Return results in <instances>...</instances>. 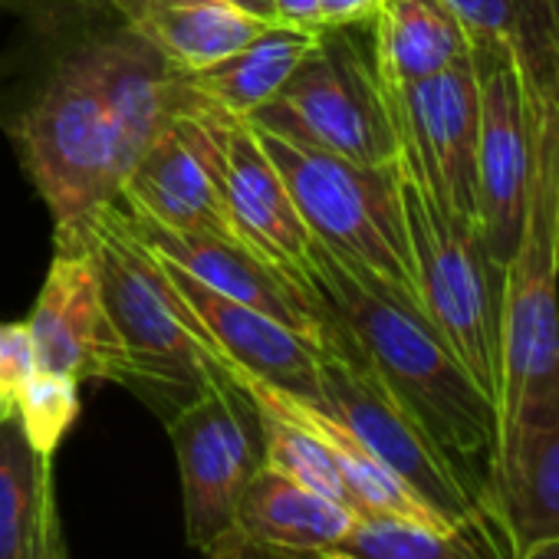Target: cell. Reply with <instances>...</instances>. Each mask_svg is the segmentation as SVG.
<instances>
[{
	"label": "cell",
	"instance_id": "15",
	"mask_svg": "<svg viewBox=\"0 0 559 559\" xmlns=\"http://www.w3.org/2000/svg\"><path fill=\"white\" fill-rule=\"evenodd\" d=\"M37 362L76 382H126V356L106 310L96 247L53 250L31 313Z\"/></svg>",
	"mask_w": 559,
	"mask_h": 559
},
{
	"label": "cell",
	"instance_id": "35",
	"mask_svg": "<svg viewBox=\"0 0 559 559\" xmlns=\"http://www.w3.org/2000/svg\"><path fill=\"white\" fill-rule=\"evenodd\" d=\"M549 17H552V27H556V37H559V0H549Z\"/></svg>",
	"mask_w": 559,
	"mask_h": 559
},
{
	"label": "cell",
	"instance_id": "6",
	"mask_svg": "<svg viewBox=\"0 0 559 559\" xmlns=\"http://www.w3.org/2000/svg\"><path fill=\"white\" fill-rule=\"evenodd\" d=\"M402 214L425 317L467 376L497 405L503 270L490 260L477 221L461 217L399 162Z\"/></svg>",
	"mask_w": 559,
	"mask_h": 559
},
{
	"label": "cell",
	"instance_id": "9",
	"mask_svg": "<svg viewBox=\"0 0 559 559\" xmlns=\"http://www.w3.org/2000/svg\"><path fill=\"white\" fill-rule=\"evenodd\" d=\"M185 507V539L211 552L234 530V513L250 477L263 467V435L257 405L217 372L211 392L165 421Z\"/></svg>",
	"mask_w": 559,
	"mask_h": 559
},
{
	"label": "cell",
	"instance_id": "16",
	"mask_svg": "<svg viewBox=\"0 0 559 559\" xmlns=\"http://www.w3.org/2000/svg\"><path fill=\"white\" fill-rule=\"evenodd\" d=\"M116 204L175 234L240 243L214 181L204 132L188 109V96L181 112H175L162 126V132L142 148L122 181Z\"/></svg>",
	"mask_w": 559,
	"mask_h": 559
},
{
	"label": "cell",
	"instance_id": "4",
	"mask_svg": "<svg viewBox=\"0 0 559 559\" xmlns=\"http://www.w3.org/2000/svg\"><path fill=\"white\" fill-rule=\"evenodd\" d=\"M93 247L103 276V297L116 326L126 382L162 425L198 402L217 382L158 257L126 227L119 207H106L93 227Z\"/></svg>",
	"mask_w": 559,
	"mask_h": 559
},
{
	"label": "cell",
	"instance_id": "37",
	"mask_svg": "<svg viewBox=\"0 0 559 559\" xmlns=\"http://www.w3.org/2000/svg\"><path fill=\"white\" fill-rule=\"evenodd\" d=\"M57 559H70V556H67V546L60 549V556H57Z\"/></svg>",
	"mask_w": 559,
	"mask_h": 559
},
{
	"label": "cell",
	"instance_id": "38",
	"mask_svg": "<svg viewBox=\"0 0 559 559\" xmlns=\"http://www.w3.org/2000/svg\"><path fill=\"white\" fill-rule=\"evenodd\" d=\"M340 559H343V556H340Z\"/></svg>",
	"mask_w": 559,
	"mask_h": 559
},
{
	"label": "cell",
	"instance_id": "8",
	"mask_svg": "<svg viewBox=\"0 0 559 559\" xmlns=\"http://www.w3.org/2000/svg\"><path fill=\"white\" fill-rule=\"evenodd\" d=\"M320 389L323 408L418 500L441 513L454 530L487 543L497 556H503L474 493L464 487L438 444L418 428V421L372 376L346 330H340L333 346L320 353Z\"/></svg>",
	"mask_w": 559,
	"mask_h": 559
},
{
	"label": "cell",
	"instance_id": "33",
	"mask_svg": "<svg viewBox=\"0 0 559 559\" xmlns=\"http://www.w3.org/2000/svg\"><path fill=\"white\" fill-rule=\"evenodd\" d=\"M507 559H559V536H549V539L526 543V546L513 549Z\"/></svg>",
	"mask_w": 559,
	"mask_h": 559
},
{
	"label": "cell",
	"instance_id": "31",
	"mask_svg": "<svg viewBox=\"0 0 559 559\" xmlns=\"http://www.w3.org/2000/svg\"><path fill=\"white\" fill-rule=\"evenodd\" d=\"M276 24H294V27H317V0H273Z\"/></svg>",
	"mask_w": 559,
	"mask_h": 559
},
{
	"label": "cell",
	"instance_id": "25",
	"mask_svg": "<svg viewBox=\"0 0 559 559\" xmlns=\"http://www.w3.org/2000/svg\"><path fill=\"white\" fill-rule=\"evenodd\" d=\"M330 552L343 559H497L490 546L467 533H441L405 520L359 513Z\"/></svg>",
	"mask_w": 559,
	"mask_h": 559
},
{
	"label": "cell",
	"instance_id": "13",
	"mask_svg": "<svg viewBox=\"0 0 559 559\" xmlns=\"http://www.w3.org/2000/svg\"><path fill=\"white\" fill-rule=\"evenodd\" d=\"M158 263L185 310L188 326L194 330L211 362L240 369L280 392L323 405L320 349L307 336L294 333L290 326L253 307L207 290L191 273H185L165 257H158Z\"/></svg>",
	"mask_w": 559,
	"mask_h": 559
},
{
	"label": "cell",
	"instance_id": "34",
	"mask_svg": "<svg viewBox=\"0 0 559 559\" xmlns=\"http://www.w3.org/2000/svg\"><path fill=\"white\" fill-rule=\"evenodd\" d=\"M234 8H240L243 14L263 21V24H276V11H273V0H230Z\"/></svg>",
	"mask_w": 559,
	"mask_h": 559
},
{
	"label": "cell",
	"instance_id": "7",
	"mask_svg": "<svg viewBox=\"0 0 559 559\" xmlns=\"http://www.w3.org/2000/svg\"><path fill=\"white\" fill-rule=\"evenodd\" d=\"M247 122L356 165H395L399 129L379 76L372 24L323 27L290 80Z\"/></svg>",
	"mask_w": 559,
	"mask_h": 559
},
{
	"label": "cell",
	"instance_id": "24",
	"mask_svg": "<svg viewBox=\"0 0 559 559\" xmlns=\"http://www.w3.org/2000/svg\"><path fill=\"white\" fill-rule=\"evenodd\" d=\"M53 487V457L34 451L17 418L0 421V559H31Z\"/></svg>",
	"mask_w": 559,
	"mask_h": 559
},
{
	"label": "cell",
	"instance_id": "30",
	"mask_svg": "<svg viewBox=\"0 0 559 559\" xmlns=\"http://www.w3.org/2000/svg\"><path fill=\"white\" fill-rule=\"evenodd\" d=\"M63 523H60V503H57V487L50 490L47 503H44V516H40V530L31 549V559H57L63 549Z\"/></svg>",
	"mask_w": 559,
	"mask_h": 559
},
{
	"label": "cell",
	"instance_id": "12",
	"mask_svg": "<svg viewBox=\"0 0 559 559\" xmlns=\"http://www.w3.org/2000/svg\"><path fill=\"white\" fill-rule=\"evenodd\" d=\"M474 73L480 93L477 135V211L490 260L503 270L523 224L526 171H530V122L526 86L507 47L474 44Z\"/></svg>",
	"mask_w": 559,
	"mask_h": 559
},
{
	"label": "cell",
	"instance_id": "29",
	"mask_svg": "<svg viewBox=\"0 0 559 559\" xmlns=\"http://www.w3.org/2000/svg\"><path fill=\"white\" fill-rule=\"evenodd\" d=\"M379 0H317V27H353L372 24Z\"/></svg>",
	"mask_w": 559,
	"mask_h": 559
},
{
	"label": "cell",
	"instance_id": "36",
	"mask_svg": "<svg viewBox=\"0 0 559 559\" xmlns=\"http://www.w3.org/2000/svg\"><path fill=\"white\" fill-rule=\"evenodd\" d=\"M310 559H340L336 552H320V556H310Z\"/></svg>",
	"mask_w": 559,
	"mask_h": 559
},
{
	"label": "cell",
	"instance_id": "28",
	"mask_svg": "<svg viewBox=\"0 0 559 559\" xmlns=\"http://www.w3.org/2000/svg\"><path fill=\"white\" fill-rule=\"evenodd\" d=\"M40 369L27 320L0 323V421L17 418V402L31 376Z\"/></svg>",
	"mask_w": 559,
	"mask_h": 559
},
{
	"label": "cell",
	"instance_id": "11",
	"mask_svg": "<svg viewBox=\"0 0 559 559\" xmlns=\"http://www.w3.org/2000/svg\"><path fill=\"white\" fill-rule=\"evenodd\" d=\"M399 129V162L461 217L480 224L477 211V135L480 93L474 60L412 86H389Z\"/></svg>",
	"mask_w": 559,
	"mask_h": 559
},
{
	"label": "cell",
	"instance_id": "14",
	"mask_svg": "<svg viewBox=\"0 0 559 559\" xmlns=\"http://www.w3.org/2000/svg\"><path fill=\"white\" fill-rule=\"evenodd\" d=\"M119 214H122L126 227L152 253L178 263L185 273H191L207 290L280 320L294 333L307 336L320 353L330 349V340H333L340 320L333 317V310L320 290L300 287L297 280L273 270L263 260H257L240 243H224V240L194 237V234H175V230L158 227V224L132 214L126 207H119Z\"/></svg>",
	"mask_w": 559,
	"mask_h": 559
},
{
	"label": "cell",
	"instance_id": "23",
	"mask_svg": "<svg viewBox=\"0 0 559 559\" xmlns=\"http://www.w3.org/2000/svg\"><path fill=\"white\" fill-rule=\"evenodd\" d=\"M471 44L507 47L526 90L559 99V37L549 0H448Z\"/></svg>",
	"mask_w": 559,
	"mask_h": 559
},
{
	"label": "cell",
	"instance_id": "22",
	"mask_svg": "<svg viewBox=\"0 0 559 559\" xmlns=\"http://www.w3.org/2000/svg\"><path fill=\"white\" fill-rule=\"evenodd\" d=\"M317 34L320 31H310V27L270 24L230 57L204 70L185 73V76L204 99L247 119L290 80L300 60L313 50Z\"/></svg>",
	"mask_w": 559,
	"mask_h": 559
},
{
	"label": "cell",
	"instance_id": "3",
	"mask_svg": "<svg viewBox=\"0 0 559 559\" xmlns=\"http://www.w3.org/2000/svg\"><path fill=\"white\" fill-rule=\"evenodd\" d=\"M17 139L27 175L53 214V247H90L96 221L119 201L129 165L80 50H70L34 93Z\"/></svg>",
	"mask_w": 559,
	"mask_h": 559
},
{
	"label": "cell",
	"instance_id": "21",
	"mask_svg": "<svg viewBox=\"0 0 559 559\" xmlns=\"http://www.w3.org/2000/svg\"><path fill=\"white\" fill-rule=\"evenodd\" d=\"M379 76L412 86L471 60L474 44L448 0H379L372 21Z\"/></svg>",
	"mask_w": 559,
	"mask_h": 559
},
{
	"label": "cell",
	"instance_id": "20",
	"mask_svg": "<svg viewBox=\"0 0 559 559\" xmlns=\"http://www.w3.org/2000/svg\"><path fill=\"white\" fill-rule=\"evenodd\" d=\"M126 17V27L148 40L175 70H204L247 40H253L263 21L243 14L230 0H109Z\"/></svg>",
	"mask_w": 559,
	"mask_h": 559
},
{
	"label": "cell",
	"instance_id": "17",
	"mask_svg": "<svg viewBox=\"0 0 559 559\" xmlns=\"http://www.w3.org/2000/svg\"><path fill=\"white\" fill-rule=\"evenodd\" d=\"M76 50L103 106L109 109L126 165L132 168L162 126L181 112L188 80L129 27L86 37Z\"/></svg>",
	"mask_w": 559,
	"mask_h": 559
},
{
	"label": "cell",
	"instance_id": "10",
	"mask_svg": "<svg viewBox=\"0 0 559 559\" xmlns=\"http://www.w3.org/2000/svg\"><path fill=\"white\" fill-rule=\"evenodd\" d=\"M188 109L204 132L214 181L237 240L257 260L287 273L300 287L317 290L310 273L313 237L284 185V175L263 152L257 129L243 116H234L204 99L191 83Z\"/></svg>",
	"mask_w": 559,
	"mask_h": 559
},
{
	"label": "cell",
	"instance_id": "26",
	"mask_svg": "<svg viewBox=\"0 0 559 559\" xmlns=\"http://www.w3.org/2000/svg\"><path fill=\"white\" fill-rule=\"evenodd\" d=\"M257 405V402H253ZM257 415H260V435H263V464L294 477L297 484L349 507V497H346V487L336 474V464L333 457L326 454V448L307 431L300 428L297 421L284 418L280 412L266 408V405H257Z\"/></svg>",
	"mask_w": 559,
	"mask_h": 559
},
{
	"label": "cell",
	"instance_id": "27",
	"mask_svg": "<svg viewBox=\"0 0 559 559\" xmlns=\"http://www.w3.org/2000/svg\"><path fill=\"white\" fill-rule=\"evenodd\" d=\"M80 418V382L63 372L37 369L21 392L17 421L37 454L53 457Z\"/></svg>",
	"mask_w": 559,
	"mask_h": 559
},
{
	"label": "cell",
	"instance_id": "1",
	"mask_svg": "<svg viewBox=\"0 0 559 559\" xmlns=\"http://www.w3.org/2000/svg\"><path fill=\"white\" fill-rule=\"evenodd\" d=\"M310 273L362 362L451 461L490 523L487 484L497 457L490 395L467 376L415 300L349 270L320 243H313Z\"/></svg>",
	"mask_w": 559,
	"mask_h": 559
},
{
	"label": "cell",
	"instance_id": "18",
	"mask_svg": "<svg viewBox=\"0 0 559 559\" xmlns=\"http://www.w3.org/2000/svg\"><path fill=\"white\" fill-rule=\"evenodd\" d=\"M487 507L503 559L526 543L559 536V415L500 441Z\"/></svg>",
	"mask_w": 559,
	"mask_h": 559
},
{
	"label": "cell",
	"instance_id": "5",
	"mask_svg": "<svg viewBox=\"0 0 559 559\" xmlns=\"http://www.w3.org/2000/svg\"><path fill=\"white\" fill-rule=\"evenodd\" d=\"M257 135L276 171L284 175L313 243L330 250L349 270L379 280L421 307L402 214L399 162L356 165L263 129H257Z\"/></svg>",
	"mask_w": 559,
	"mask_h": 559
},
{
	"label": "cell",
	"instance_id": "2",
	"mask_svg": "<svg viewBox=\"0 0 559 559\" xmlns=\"http://www.w3.org/2000/svg\"><path fill=\"white\" fill-rule=\"evenodd\" d=\"M526 122L523 224L500 297L497 448L559 415V99L526 90Z\"/></svg>",
	"mask_w": 559,
	"mask_h": 559
},
{
	"label": "cell",
	"instance_id": "19",
	"mask_svg": "<svg viewBox=\"0 0 559 559\" xmlns=\"http://www.w3.org/2000/svg\"><path fill=\"white\" fill-rule=\"evenodd\" d=\"M353 516L349 507L263 464L240 493L230 536L280 559H310L330 552Z\"/></svg>",
	"mask_w": 559,
	"mask_h": 559
},
{
	"label": "cell",
	"instance_id": "32",
	"mask_svg": "<svg viewBox=\"0 0 559 559\" xmlns=\"http://www.w3.org/2000/svg\"><path fill=\"white\" fill-rule=\"evenodd\" d=\"M204 559H280V556H270V552H263V549H253V546H247V543L227 536L221 546H214L211 552H204Z\"/></svg>",
	"mask_w": 559,
	"mask_h": 559
}]
</instances>
